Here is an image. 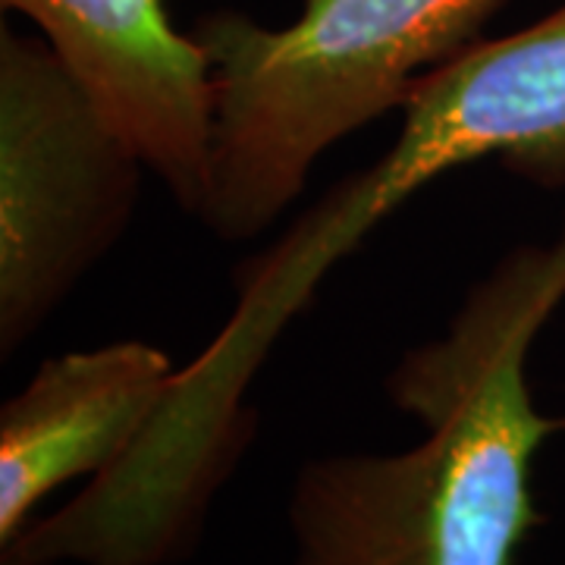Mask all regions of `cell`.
<instances>
[{"label": "cell", "mask_w": 565, "mask_h": 565, "mask_svg": "<svg viewBox=\"0 0 565 565\" xmlns=\"http://www.w3.org/2000/svg\"><path fill=\"white\" fill-rule=\"evenodd\" d=\"M381 161L333 185L243 274L221 333L132 449L92 478L66 519L104 565H167L185 553L223 475L239 459L243 399L282 327L323 274L405 199L456 167L505 158L565 170V3L515 35L478 41L415 82Z\"/></svg>", "instance_id": "cell-1"}, {"label": "cell", "mask_w": 565, "mask_h": 565, "mask_svg": "<svg viewBox=\"0 0 565 565\" xmlns=\"http://www.w3.org/2000/svg\"><path fill=\"white\" fill-rule=\"evenodd\" d=\"M565 299V236L490 270L440 340L408 352L386 393L427 427L403 452L299 468L292 565H515L544 515L531 465L565 418L534 408L527 349Z\"/></svg>", "instance_id": "cell-2"}, {"label": "cell", "mask_w": 565, "mask_h": 565, "mask_svg": "<svg viewBox=\"0 0 565 565\" xmlns=\"http://www.w3.org/2000/svg\"><path fill=\"white\" fill-rule=\"evenodd\" d=\"M503 0H302L282 29L221 10L195 25L211 61L214 139L199 221L245 243L302 195L323 151L403 107Z\"/></svg>", "instance_id": "cell-3"}, {"label": "cell", "mask_w": 565, "mask_h": 565, "mask_svg": "<svg viewBox=\"0 0 565 565\" xmlns=\"http://www.w3.org/2000/svg\"><path fill=\"white\" fill-rule=\"evenodd\" d=\"M141 170L44 39L0 32V355L54 318L136 214Z\"/></svg>", "instance_id": "cell-4"}, {"label": "cell", "mask_w": 565, "mask_h": 565, "mask_svg": "<svg viewBox=\"0 0 565 565\" xmlns=\"http://www.w3.org/2000/svg\"><path fill=\"white\" fill-rule=\"evenodd\" d=\"M41 29L148 173L199 217L214 139V82L202 41L182 35L167 0H0Z\"/></svg>", "instance_id": "cell-5"}, {"label": "cell", "mask_w": 565, "mask_h": 565, "mask_svg": "<svg viewBox=\"0 0 565 565\" xmlns=\"http://www.w3.org/2000/svg\"><path fill=\"white\" fill-rule=\"evenodd\" d=\"M177 371L167 352L139 340L41 364L0 408V550L57 487L120 462L167 403Z\"/></svg>", "instance_id": "cell-6"}]
</instances>
